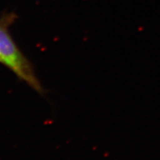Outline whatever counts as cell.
Returning <instances> with one entry per match:
<instances>
[{
  "mask_svg": "<svg viewBox=\"0 0 160 160\" xmlns=\"http://www.w3.org/2000/svg\"><path fill=\"white\" fill-rule=\"evenodd\" d=\"M15 17L8 13L0 18V64L38 93L43 91L33 65L18 47L9 31Z\"/></svg>",
  "mask_w": 160,
  "mask_h": 160,
  "instance_id": "6da1fadb",
  "label": "cell"
}]
</instances>
